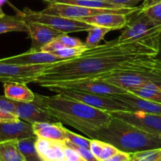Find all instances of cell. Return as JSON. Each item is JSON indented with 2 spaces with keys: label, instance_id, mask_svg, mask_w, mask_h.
Returning a JSON list of instances; mask_svg holds the SVG:
<instances>
[{
  "label": "cell",
  "instance_id": "1",
  "mask_svg": "<svg viewBox=\"0 0 161 161\" xmlns=\"http://www.w3.org/2000/svg\"><path fill=\"white\" fill-rule=\"evenodd\" d=\"M161 35L120 42L119 39L88 48L79 56L52 63L35 80L40 86L52 83L96 79L114 72L161 67Z\"/></svg>",
  "mask_w": 161,
  "mask_h": 161
},
{
  "label": "cell",
  "instance_id": "2",
  "mask_svg": "<svg viewBox=\"0 0 161 161\" xmlns=\"http://www.w3.org/2000/svg\"><path fill=\"white\" fill-rule=\"evenodd\" d=\"M34 103L62 124L75 128L88 137L108 126L112 116L77 100L61 96L35 94Z\"/></svg>",
  "mask_w": 161,
  "mask_h": 161
},
{
  "label": "cell",
  "instance_id": "3",
  "mask_svg": "<svg viewBox=\"0 0 161 161\" xmlns=\"http://www.w3.org/2000/svg\"><path fill=\"white\" fill-rule=\"evenodd\" d=\"M89 137L106 142L130 154L161 148L159 135L145 132L113 116L108 126L92 133Z\"/></svg>",
  "mask_w": 161,
  "mask_h": 161
},
{
  "label": "cell",
  "instance_id": "4",
  "mask_svg": "<svg viewBox=\"0 0 161 161\" xmlns=\"http://www.w3.org/2000/svg\"><path fill=\"white\" fill-rule=\"evenodd\" d=\"M125 90L147 86L161 87V67L153 69L130 72H114L96 78Z\"/></svg>",
  "mask_w": 161,
  "mask_h": 161
},
{
  "label": "cell",
  "instance_id": "5",
  "mask_svg": "<svg viewBox=\"0 0 161 161\" xmlns=\"http://www.w3.org/2000/svg\"><path fill=\"white\" fill-rule=\"evenodd\" d=\"M139 10H141V6L123 9H97L63 3H50L44 10H41V12L45 14L78 20L80 18L101 14H120L130 15L138 11Z\"/></svg>",
  "mask_w": 161,
  "mask_h": 161
},
{
  "label": "cell",
  "instance_id": "6",
  "mask_svg": "<svg viewBox=\"0 0 161 161\" xmlns=\"http://www.w3.org/2000/svg\"><path fill=\"white\" fill-rule=\"evenodd\" d=\"M19 12L27 22H37L46 25L67 35L72 32H88L93 28L91 25L81 21L45 14L41 11H36L29 8H24L22 11Z\"/></svg>",
  "mask_w": 161,
  "mask_h": 161
},
{
  "label": "cell",
  "instance_id": "7",
  "mask_svg": "<svg viewBox=\"0 0 161 161\" xmlns=\"http://www.w3.org/2000/svg\"><path fill=\"white\" fill-rule=\"evenodd\" d=\"M55 93L63 97L77 100L94 108L109 113L115 111H134V110L127 103L111 97L79 92L70 89L58 90Z\"/></svg>",
  "mask_w": 161,
  "mask_h": 161
},
{
  "label": "cell",
  "instance_id": "8",
  "mask_svg": "<svg viewBox=\"0 0 161 161\" xmlns=\"http://www.w3.org/2000/svg\"><path fill=\"white\" fill-rule=\"evenodd\" d=\"M41 87L49 89L50 91L56 92L63 89L79 91V92H89L97 95L112 97L113 95L127 92L126 90L115 86L97 80V79H88V80H74V81H65V82L52 83L41 86Z\"/></svg>",
  "mask_w": 161,
  "mask_h": 161
},
{
  "label": "cell",
  "instance_id": "9",
  "mask_svg": "<svg viewBox=\"0 0 161 161\" xmlns=\"http://www.w3.org/2000/svg\"><path fill=\"white\" fill-rule=\"evenodd\" d=\"M50 64L18 65L3 62L0 59V82L34 83Z\"/></svg>",
  "mask_w": 161,
  "mask_h": 161
},
{
  "label": "cell",
  "instance_id": "10",
  "mask_svg": "<svg viewBox=\"0 0 161 161\" xmlns=\"http://www.w3.org/2000/svg\"><path fill=\"white\" fill-rule=\"evenodd\" d=\"M155 35H161V24L153 21L139 10L130 15L129 21L125 27V30L123 31L118 39L119 41L123 42Z\"/></svg>",
  "mask_w": 161,
  "mask_h": 161
},
{
  "label": "cell",
  "instance_id": "11",
  "mask_svg": "<svg viewBox=\"0 0 161 161\" xmlns=\"http://www.w3.org/2000/svg\"><path fill=\"white\" fill-rule=\"evenodd\" d=\"M110 114L145 132L161 135V115L142 111H115Z\"/></svg>",
  "mask_w": 161,
  "mask_h": 161
},
{
  "label": "cell",
  "instance_id": "12",
  "mask_svg": "<svg viewBox=\"0 0 161 161\" xmlns=\"http://www.w3.org/2000/svg\"><path fill=\"white\" fill-rule=\"evenodd\" d=\"M28 34L32 42L29 52H39L43 47L55 39L67 35L50 26L37 22H28Z\"/></svg>",
  "mask_w": 161,
  "mask_h": 161
},
{
  "label": "cell",
  "instance_id": "13",
  "mask_svg": "<svg viewBox=\"0 0 161 161\" xmlns=\"http://www.w3.org/2000/svg\"><path fill=\"white\" fill-rule=\"evenodd\" d=\"M16 115L20 120L32 125L36 123H56L58 121L40 109L33 101L29 103L15 101Z\"/></svg>",
  "mask_w": 161,
  "mask_h": 161
},
{
  "label": "cell",
  "instance_id": "14",
  "mask_svg": "<svg viewBox=\"0 0 161 161\" xmlns=\"http://www.w3.org/2000/svg\"><path fill=\"white\" fill-rule=\"evenodd\" d=\"M36 137L32 125L19 120L15 123H0V142L7 141H19L21 139Z\"/></svg>",
  "mask_w": 161,
  "mask_h": 161
},
{
  "label": "cell",
  "instance_id": "15",
  "mask_svg": "<svg viewBox=\"0 0 161 161\" xmlns=\"http://www.w3.org/2000/svg\"><path fill=\"white\" fill-rule=\"evenodd\" d=\"M130 15L120 14H101L80 18L78 21L97 27L107 28L110 30H118L125 28L129 21Z\"/></svg>",
  "mask_w": 161,
  "mask_h": 161
},
{
  "label": "cell",
  "instance_id": "16",
  "mask_svg": "<svg viewBox=\"0 0 161 161\" xmlns=\"http://www.w3.org/2000/svg\"><path fill=\"white\" fill-rule=\"evenodd\" d=\"M3 62L18 65L50 64L63 61V58L54 55L50 52H26L18 55L1 58Z\"/></svg>",
  "mask_w": 161,
  "mask_h": 161
},
{
  "label": "cell",
  "instance_id": "17",
  "mask_svg": "<svg viewBox=\"0 0 161 161\" xmlns=\"http://www.w3.org/2000/svg\"><path fill=\"white\" fill-rule=\"evenodd\" d=\"M36 148L44 161H64V145L58 141L37 137Z\"/></svg>",
  "mask_w": 161,
  "mask_h": 161
},
{
  "label": "cell",
  "instance_id": "18",
  "mask_svg": "<svg viewBox=\"0 0 161 161\" xmlns=\"http://www.w3.org/2000/svg\"><path fill=\"white\" fill-rule=\"evenodd\" d=\"M111 97L119 99L125 102L130 107H131L134 110V111H142V112L148 113V114L161 115V103L145 100L141 97H136L134 94L130 93V92L115 94Z\"/></svg>",
  "mask_w": 161,
  "mask_h": 161
},
{
  "label": "cell",
  "instance_id": "19",
  "mask_svg": "<svg viewBox=\"0 0 161 161\" xmlns=\"http://www.w3.org/2000/svg\"><path fill=\"white\" fill-rule=\"evenodd\" d=\"M35 135L47 140L65 142V126L59 122L56 123H36L32 124Z\"/></svg>",
  "mask_w": 161,
  "mask_h": 161
},
{
  "label": "cell",
  "instance_id": "20",
  "mask_svg": "<svg viewBox=\"0 0 161 161\" xmlns=\"http://www.w3.org/2000/svg\"><path fill=\"white\" fill-rule=\"evenodd\" d=\"M4 95L7 98L18 102L29 103L35 99V93L29 89L26 84L18 82H7L3 84Z\"/></svg>",
  "mask_w": 161,
  "mask_h": 161
},
{
  "label": "cell",
  "instance_id": "21",
  "mask_svg": "<svg viewBox=\"0 0 161 161\" xmlns=\"http://www.w3.org/2000/svg\"><path fill=\"white\" fill-rule=\"evenodd\" d=\"M28 22L18 11L16 15H7L0 18V34L11 32H27Z\"/></svg>",
  "mask_w": 161,
  "mask_h": 161
},
{
  "label": "cell",
  "instance_id": "22",
  "mask_svg": "<svg viewBox=\"0 0 161 161\" xmlns=\"http://www.w3.org/2000/svg\"><path fill=\"white\" fill-rule=\"evenodd\" d=\"M0 161H25L17 141L0 142Z\"/></svg>",
  "mask_w": 161,
  "mask_h": 161
},
{
  "label": "cell",
  "instance_id": "23",
  "mask_svg": "<svg viewBox=\"0 0 161 161\" xmlns=\"http://www.w3.org/2000/svg\"><path fill=\"white\" fill-rule=\"evenodd\" d=\"M37 137L17 141L18 148L24 156L25 161H44L36 148Z\"/></svg>",
  "mask_w": 161,
  "mask_h": 161
},
{
  "label": "cell",
  "instance_id": "24",
  "mask_svg": "<svg viewBox=\"0 0 161 161\" xmlns=\"http://www.w3.org/2000/svg\"><path fill=\"white\" fill-rule=\"evenodd\" d=\"M126 92L134 94L136 97L145 100H150L155 103H161V87L157 86H147L142 87L130 88Z\"/></svg>",
  "mask_w": 161,
  "mask_h": 161
},
{
  "label": "cell",
  "instance_id": "25",
  "mask_svg": "<svg viewBox=\"0 0 161 161\" xmlns=\"http://www.w3.org/2000/svg\"><path fill=\"white\" fill-rule=\"evenodd\" d=\"M111 31L107 28L93 26L92 29L88 31V36L85 42V46L87 48H92L100 45V41L104 38L106 34Z\"/></svg>",
  "mask_w": 161,
  "mask_h": 161
},
{
  "label": "cell",
  "instance_id": "26",
  "mask_svg": "<svg viewBox=\"0 0 161 161\" xmlns=\"http://www.w3.org/2000/svg\"><path fill=\"white\" fill-rule=\"evenodd\" d=\"M64 130L65 134H66V141L70 142L73 145H77V146L89 149V148H90L91 139L86 138V137H82V136L79 135V134H75V133L66 129V127H65Z\"/></svg>",
  "mask_w": 161,
  "mask_h": 161
},
{
  "label": "cell",
  "instance_id": "27",
  "mask_svg": "<svg viewBox=\"0 0 161 161\" xmlns=\"http://www.w3.org/2000/svg\"><path fill=\"white\" fill-rule=\"evenodd\" d=\"M87 49L88 48L86 47H69V48H63L61 49V50L55 51V52H50V53L53 54L55 56L59 57V58L65 60L79 56V55H80L82 53H84Z\"/></svg>",
  "mask_w": 161,
  "mask_h": 161
},
{
  "label": "cell",
  "instance_id": "28",
  "mask_svg": "<svg viewBox=\"0 0 161 161\" xmlns=\"http://www.w3.org/2000/svg\"><path fill=\"white\" fill-rule=\"evenodd\" d=\"M159 149L147 150V151L131 153L130 161H160Z\"/></svg>",
  "mask_w": 161,
  "mask_h": 161
},
{
  "label": "cell",
  "instance_id": "29",
  "mask_svg": "<svg viewBox=\"0 0 161 161\" xmlns=\"http://www.w3.org/2000/svg\"><path fill=\"white\" fill-rule=\"evenodd\" d=\"M141 10L153 21L157 24H161V3L147 8H142Z\"/></svg>",
  "mask_w": 161,
  "mask_h": 161
},
{
  "label": "cell",
  "instance_id": "30",
  "mask_svg": "<svg viewBox=\"0 0 161 161\" xmlns=\"http://www.w3.org/2000/svg\"><path fill=\"white\" fill-rule=\"evenodd\" d=\"M65 145L69 147V148H73V149L76 150L79 154L80 155V156L83 158L86 161H100L93 156L92 153H91L90 149H88V148H81V147L77 146V145H74L73 144H71L70 142H67V141H65L63 142Z\"/></svg>",
  "mask_w": 161,
  "mask_h": 161
},
{
  "label": "cell",
  "instance_id": "31",
  "mask_svg": "<svg viewBox=\"0 0 161 161\" xmlns=\"http://www.w3.org/2000/svg\"><path fill=\"white\" fill-rule=\"evenodd\" d=\"M0 109L9 111L16 114V108H15V101L7 98L5 95L0 96Z\"/></svg>",
  "mask_w": 161,
  "mask_h": 161
},
{
  "label": "cell",
  "instance_id": "32",
  "mask_svg": "<svg viewBox=\"0 0 161 161\" xmlns=\"http://www.w3.org/2000/svg\"><path fill=\"white\" fill-rule=\"evenodd\" d=\"M119 151V150H118L117 148H116L115 147L113 146V145L104 142L103 149H102V152H101V153H100V156H99L98 159L100 161H103V160H105V159H108V158H110L111 156H112L113 155H114L115 153H117Z\"/></svg>",
  "mask_w": 161,
  "mask_h": 161
},
{
  "label": "cell",
  "instance_id": "33",
  "mask_svg": "<svg viewBox=\"0 0 161 161\" xmlns=\"http://www.w3.org/2000/svg\"><path fill=\"white\" fill-rule=\"evenodd\" d=\"M109 3L114 4L120 7H135L141 2H144L145 0H104Z\"/></svg>",
  "mask_w": 161,
  "mask_h": 161
},
{
  "label": "cell",
  "instance_id": "34",
  "mask_svg": "<svg viewBox=\"0 0 161 161\" xmlns=\"http://www.w3.org/2000/svg\"><path fill=\"white\" fill-rule=\"evenodd\" d=\"M64 145V143H63ZM64 155L66 160L68 161H86L76 150L64 145Z\"/></svg>",
  "mask_w": 161,
  "mask_h": 161
},
{
  "label": "cell",
  "instance_id": "35",
  "mask_svg": "<svg viewBox=\"0 0 161 161\" xmlns=\"http://www.w3.org/2000/svg\"><path fill=\"white\" fill-rule=\"evenodd\" d=\"M20 119L15 114L0 109V123H15Z\"/></svg>",
  "mask_w": 161,
  "mask_h": 161
},
{
  "label": "cell",
  "instance_id": "36",
  "mask_svg": "<svg viewBox=\"0 0 161 161\" xmlns=\"http://www.w3.org/2000/svg\"><path fill=\"white\" fill-rule=\"evenodd\" d=\"M103 145H104V142H103L96 140V139H91L90 148H89V149H90L91 153L93 154V156H95L97 159H98L99 156H100V153H101Z\"/></svg>",
  "mask_w": 161,
  "mask_h": 161
},
{
  "label": "cell",
  "instance_id": "37",
  "mask_svg": "<svg viewBox=\"0 0 161 161\" xmlns=\"http://www.w3.org/2000/svg\"><path fill=\"white\" fill-rule=\"evenodd\" d=\"M103 161H130V154L124 152L119 151L108 159Z\"/></svg>",
  "mask_w": 161,
  "mask_h": 161
},
{
  "label": "cell",
  "instance_id": "38",
  "mask_svg": "<svg viewBox=\"0 0 161 161\" xmlns=\"http://www.w3.org/2000/svg\"><path fill=\"white\" fill-rule=\"evenodd\" d=\"M159 3H161V0H145V1H144L143 3L141 5V7L142 9H145L148 7L155 5V4Z\"/></svg>",
  "mask_w": 161,
  "mask_h": 161
},
{
  "label": "cell",
  "instance_id": "39",
  "mask_svg": "<svg viewBox=\"0 0 161 161\" xmlns=\"http://www.w3.org/2000/svg\"><path fill=\"white\" fill-rule=\"evenodd\" d=\"M4 15H5V14H4L3 11L2 7H0V18H1V17H3V16H4Z\"/></svg>",
  "mask_w": 161,
  "mask_h": 161
},
{
  "label": "cell",
  "instance_id": "40",
  "mask_svg": "<svg viewBox=\"0 0 161 161\" xmlns=\"http://www.w3.org/2000/svg\"><path fill=\"white\" fill-rule=\"evenodd\" d=\"M159 160L161 161V148L159 149Z\"/></svg>",
  "mask_w": 161,
  "mask_h": 161
},
{
  "label": "cell",
  "instance_id": "41",
  "mask_svg": "<svg viewBox=\"0 0 161 161\" xmlns=\"http://www.w3.org/2000/svg\"><path fill=\"white\" fill-rule=\"evenodd\" d=\"M159 138H160V140H161V135H159Z\"/></svg>",
  "mask_w": 161,
  "mask_h": 161
},
{
  "label": "cell",
  "instance_id": "42",
  "mask_svg": "<svg viewBox=\"0 0 161 161\" xmlns=\"http://www.w3.org/2000/svg\"><path fill=\"white\" fill-rule=\"evenodd\" d=\"M103 1H104V0H103Z\"/></svg>",
  "mask_w": 161,
  "mask_h": 161
}]
</instances>
